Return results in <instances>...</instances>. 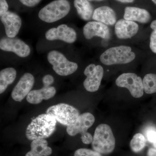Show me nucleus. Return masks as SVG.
Here are the masks:
<instances>
[{
    "label": "nucleus",
    "instance_id": "1",
    "mask_svg": "<svg viewBox=\"0 0 156 156\" xmlns=\"http://www.w3.org/2000/svg\"><path fill=\"white\" fill-rule=\"evenodd\" d=\"M56 122L55 118L48 114L39 115L27 126L26 131L27 138L33 140L50 137L56 130Z\"/></svg>",
    "mask_w": 156,
    "mask_h": 156
},
{
    "label": "nucleus",
    "instance_id": "2",
    "mask_svg": "<svg viewBox=\"0 0 156 156\" xmlns=\"http://www.w3.org/2000/svg\"><path fill=\"white\" fill-rule=\"evenodd\" d=\"M93 150L102 154L112 153L115 147V139L111 127L106 124L98 125L92 143Z\"/></svg>",
    "mask_w": 156,
    "mask_h": 156
},
{
    "label": "nucleus",
    "instance_id": "3",
    "mask_svg": "<svg viewBox=\"0 0 156 156\" xmlns=\"http://www.w3.org/2000/svg\"><path fill=\"white\" fill-rule=\"evenodd\" d=\"M135 57L136 55L131 47L122 45L105 50L101 55L100 60L103 64L111 66L130 63Z\"/></svg>",
    "mask_w": 156,
    "mask_h": 156
},
{
    "label": "nucleus",
    "instance_id": "4",
    "mask_svg": "<svg viewBox=\"0 0 156 156\" xmlns=\"http://www.w3.org/2000/svg\"><path fill=\"white\" fill-rule=\"evenodd\" d=\"M70 10V5L67 0H55L41 9L38 16L42 21L52 23L64 18Z\"/></svg>",
    "mask_w": 156,
    "mask_h": 156
},
{
    "label": "nucleus",
    "instance_id": "5",
    "mask_svg": "<svg viewBox=\"0 0 156 156\" xmlns=\"http://www.w3.org/2000/svg\"><path fill=\"white\" fill-rule=\"evenodd\" d=\"M47 114L52 116L58 122L65 126L74 124L80 115V112L74 107L65 103H60L50 107Z\"/></svg>",
    "mask_w": 156,
    "mask_h": 156
},
{
    "label": "nucleus",
    "instance_id": "6",
    "mask_svg": "<svg viewBox=\"0 0 156 156\" xmlns=\"http://www.w3.org/2000/svg\"><path fill=\"white\" fill-rule=\"evenodd\" d=\"M48 61L53 66V70L61 76L72 74L78 69V66L76 62L70 61L62 53L56 50H52L48 53Z\"/></svg>",
    "mask_w": 156,
    "mask_h": 156
},
{
    "label": "nucleus",
    "instance_id": "7",
    "mask_svg": "<svg viewBox=\"0 0 156 156\" xmlns=\"http://www.w3.org/2000/svg\"><path fill=\"white\" fill-rule=\"evenodd\" d=\"M117 86L128 89L133 97H142L144 92L143 81L134 73H124L119 76L115 81Z\"/></svg>",
    "mask_w": 156,
    "mask_h": 156
},
{
    "label": "nucleus",
    "instance_id": "8",
    "mask_svg": "<svg viewBox=\"0 0 156 156\" xmlns=\"http://www.w3.org/2000/svg\"><path fill=\"white\" fill-rule=\"evenodd\" d=\"M84 74L87 77L84 81V88L89 92H95L99 89L103 78L104 69L100 65H89L85 69Z\"/></svg>",
    "mask_w": 156,
    "mask_h": 156
},
{
    "label": "nucleus",
    "instance_id": "9",
    "mask_svg": "<svg viewBox=\"0 0 156 156\" xmlns=\"http://www.w3.org/2000/svg\"><path fill=\"white\" fill-rule=\"evenodd\" d=\"M0 49L6 52H13L21 58L27 57L30 53L29 46L22 40L15 37H6L1 39Z\"/></svg>",
    "mask_w": 156,
    "mask_h": 156
},
{
    "label": "nucleus",
    "instance_id": "10",
    "mask_svg": "<svg viewBox=\"0 0 156 156\" xmlns=\"http://www.w3.org/2000/svg\"><path fill=\"white\" fill-rule=\"evenodd\" d=\"M45 37L48 41L60 40L66 43L72 44L76 40L77 34L73 29L66 24H62L47 31Z\"/></svg>",
    "mask_w": 156,
    "mask_h": 156
},
{
    "label": "nucleus",
    "instance_id": "11",
    "mask_svg": "<svg viewBox=\"0 0 156 156\" xmlns=\"http://www.w3.org/2000/svg\"><path fill=\"white\" fill-rule=\"evenodd\" d=\"M34 77L30 73H27L20 79L11 92V97L15 101H22L27 96L34 84Z\"/></svg>",
    "mask_w": 156,
    "mask_h": 156
},
{
    "label": "nucleus",
    "instance_id": "12",
    "mask_svg": "<svg viewBox=\"0 0 156 156\" xmlns=\"http://www.w3.org/2000/svg\"><path fill=\"white\" fill-rule=\"evenodd\" d=\"M95 118L93 115L89 112L80 115L75 122L67 126L66 131L70 136H74L78 134L86 133L87 130L95 122Z\"/></svg>",
    "mask_w": 156,
    "mask_h": 156
},
{
    "label": "nucleus",
    "instance_id": "13",
    "mask_svg": "<svg viewBox=\"0 0 156 156\" xmlns=\"http://www.w3.org/2000/svg\"><path fill=\"white\" fill-rule=\"evenodd\" d=\"M83 33L85 37L90 40L98 37L105 40L111 37L110 30L107 25L96 21H89L84 26Z\"/></svg>",
    "mask_w": 156,
    "mask_h": 156
},
{
    "label": "nucleus",
    "instance_id": "14",
    "mask_svg": "<svg viewBox=\"0 0 156 156\" xmlns=\"http://www.w3.org/2000/svg\"><path fill=\"white\" fill-rule=\"evenodd\" d=\"M1 20L5 27L7 37H15L22 25V20L20 16L14 12L8 11L1 16Z\"/></svg>",
    "mask_w": 156,
    "mask_h": 156
},
{
    "label": "nucleus",
    "instance_id": "15",
    "mask_svg": "<svg viewBox=\"0 0 156 156\" xmlns=\"http://www.w3.org/2000/svg\"><path fill=\"white\" fill-rule=\"evenodd\" d=\"M139 30L138 24L131 20L121 19L116 23L115 32L116 36L120 39L131 38Z\"/></svg>",
    "mask_w": 156,
    "mask_h": 156
},
{
    "label": "nucleus",
    "instance_id": "16",
    "mask_svg": "<svg viewBox=\"0 0 156 156\" xmlns=\"http://www.w3.org/2000/svg\"><path fill=\"white\" fill-rule=\"evenodd\" d=\"M92 19L106 25H113L117 22L116 14L110 7L101 6L94 10Z\"/></svg>",
    "mask_w": 156,
    "mask_h": 156
},
{
    "label": "nucleus",
    "instance_id": "17",
    "mask_svg": "<svg viewBox=\"0 0 156 156\" xmlns=\"http://www.w3.org/2000/svg\"><path fill=\"white\" fill-rule=\"evenodd\" d=\"M56 93V89L53 87H45L38 90L31 91L27 96L29 103L32 104H38L43 100H48L53 98Z\"/></svg>",
    "mask_w": 156,
    "mask_h": 156
},
{
    "label": "nucleus",
    "instance_id": "18",
    "mask_svg": "<svg viewBox=\"0 0 156 156\" xmlns=\"http://www.w3.org/2000/svg\"><path fill=\"white\" fill-rule=\"evenodd\" d=\"M149 12L144 9L135 7H127L125 9L124 19L146 23L151 19Z\"/></svg>",
    "mask_w": 156,
    "mask_h": 156
},
{
    "label": "nucleus",
    "instance_id": "19",
    "mask_svg": "<svg viewBox=\"0 0 156 156\" xmlns=\"http://www.w3.org/2000/svg\"><path fill=\"white\" fill-rule=\"evenodd\" d=\"M31 150L25 156H49L52 153L51 147L45 139L34 140L30 144Z\"/></svg>",
    "mask_w": 156,
    "mask_h": 156
},
{
    "label": "nucleus",
    "instance_id": "20",
    "mask_svg": "<svg viewBox=\"0 0 156 156\" xmlns=\"http://www.w3.org/2000/svg\"><path fill=\"white\" fill-rule=\"evenodd\" d=\"M74 5L78 15L86 21L92 18L94 10L91 3L88 0H74Z\"/></svg>",
    "mask_w": 156,
    "mask_h": 156
},
{
    "label": "nucleus",
    "instance_id": "21",
    "mask_svg": "<svg viewBox=\"0 0 156 156\" xmlns=\"http://www.w3.org/2000/svg\"><path fill=\"white\" fill-rule=\"evenodd\" d=\"M17 72L12 67L7 68L0 72V94L5 91L9 85L12 84L16 79Z\"/></svg>",
    "mask_w": 156,
    "mask_h": 156
},
{
    "label": "nucleus",
    "instance_id": "22",
    "mask_svg": "<svg viewBox=\"0 0 156 156\" xmlns=\"http://www.w3.org/2000/svg\"><path fill=\"white\" fill-rule=\"evenodd\" d=\"M146 140L145 137L140 133H137L133 136L130 142V147L134 153H139L145 147Z\"/></svg>",
    "mask_w": 156,
    "mask_h": 156
},
{
    "label": "nucleus",
    "instance_id": "23",
    "mask_svg": "<svg viewBox=\"0 0 156 156\" xmlns=\"http://www.w3.org/2000/svg\"><path fill=\"white\" fill-rule=\"evenodd\" d=\"M143 81L145 93L151 94L156 92V74H148L144 76Z\"/></svg>",
    "mask_w": 156,
    "mask_h": 156
},
{
    "label": "nucleus",
    "instance_id": "24",
    "mask_svg": "<svg viewBox=\"0 0 156 156\" xmlns=\"http://www.w3.org/2000/svg\"><path fill=\"white\" fill-rule=\"evenodd\" d=\"M74 156H102L101 154L94 150L87 148H80L77 150Z\"/></svg>",
    "mask_w": 156,
    "mask_h": 156
},
{
    "label": "nucleus",
    "instance_id": "25",
    "mask_svg": "<svg viewBox=\"0 0 156 156\" xmlns=\"http://www.w3.org/2000/svg\"><path fill=\"white\" fill-rule=\"evenodd\" d=\"M146 137L147 140L150 142L154 143L156 142V131L154 128H149L146 133Z\"/></svg>",
    "mask_w": 156,
    "mask_h": 156
},
{
    "label": "nucleus",
    "instance_id": "26",
    "mask_svg": "<svg viewBox=\"0 0 156 156\" xmlns=\"http://www.w3.org/2000/svg\"><path fill=\"white\" fill-rule=\"evenodd\" d=\"M150 47L152 52L156 53V31H153L151 34Z\"/></svg>",
    "mask_w": 156,
    "mask_h": 156
},
{
    "label": "nucleus",
    "instance_id": "27",
    "mask_svg": "<svg viewBox=\"0 0 156 156\" xmlns=\"http://www.w3.org/2000/svg\"><path fill=\"white\" fill-rule=\"evenodd\" d=\"M43 85L45 87H50L54 82V79L52 75H47L44 76L42 80Z\"/></svg>",
    "mask_w": 156,
    "mask_h": 156
},
{
    "label": "nucleus",
    "instance_id": "28",
    "mask_svg": "<svg viewBox=\"0 0 156 156\" xmlns=\"http://www.w3.org/2000/svg\"><path fill=\"white\" fill-rule=\"evenodd\" d=\"M81 140L83 143L89 144L92 143L93 140V137L91 134L87 132L81 135Z\"/></svg>",
    "mask_w": 156,
    "mask_h": 156
},
{
    "label": "nucleus",
    "instance_id": "29",
    "mask_svg": "<svg viewBox=\"0 0 156 156\" xmlns=\"http://www.w3.org/2000/svg\"><path fill=\"white\" fill-rule=\"evenodd\" d=\"M9 10V5L6 0H0V17L2 16Z\"/></svg>",
    "mask_w": 156,
    "mask_h": 156
},
{
    "label": "nucleus",
    "instance_id": "30",
    "mask_svg": "<svg viewBox=\"0 0 156 156\" xmlns=\"http://www.w3.org/2000/svg\"><path fill=\"white\" fill-rule=\"evenodd\" d=\"M23 5L28 7H34L36 6L41 0H19Z\"/></svg>",
    "mask_w": 156,
    "mask_h": 156
},
{
    "label": "nucleus",
    "instance_id": "31",
    "mask_svg": "<svg viewBox=\"0 0 156 156\" xmlns=\"http://www.w3.org/2000/svg\"><path fill=\"white\" fill-rule=\"evenodd\" d=\"M147 156H156V149L151 148L148 150L147 153Z\"/></svg>",
    "mask_w": 156,
    "mask_h": 156
},
{
    "label": "nucleus",
    "instance_id": "32",
    "mask_svg": "<svg viewBox=\"0 0 156 156\" xmlns=\"http://www.w3.org/2000/svg\"><path fill=\"white\" fill-rule=\"evenodd\" d=\"M151 27L154 30L156 31V20H154L151 24Z\"/></svg>",
    "mask_w": 156,
    "mask_h": 156
},
{
    "label": "nucleus",
    "instance_id": "33",
    "mask_svg": "<svg viewBox=\"0 0 156 156\" xmlns=\"http://www.w3.org/2000/svg\"><path fill=\"white\" fill-rule=\"evenodd\" d=\"M116 1L123 3H131L134 2L135 0H116Z\"/></svg>",
    "mask_w": 156,
    "mask_h": 156
},
{
    "label": "nucleus",
    "instance_id": "34",
    "mask_svg": "<svg viewBox=\"0 0 156 156\" xmlns=\"http://www.w3.org/2000/svg\"><path fill=\"white\" fill-rule=\"evenodd\" d=\"M153 144V145L154 147L156 149V142L154 143Z\"/></svg>",
    "mask_w": 156,
    "mask_h": 156
},
{
    "label": "nucleus",
    "instance_id": "35",
    "mask_svg": "<svg viewBox=\"0 0 156 156\" xmlns=\"http://www.w3.org/2000/svg\"><path fill=\"white\" fill-rule=\"evenodd\" d=\"M88 1H103V0H88Z\"/></svg>",
    "mask_w": 156,
    "mask_h": 156
},
{
    "label": "nucleus",
    "instance_id": "36",
    "mask_svg": "<svg viewBox=\"0 0 156 156\" xmlns=\"http://www.w3.org/2000/svg\"><path fill=\"white\" fill-rule=\"evenodd\" d=\"M152 1L156 5V0H152Z\"/></svg>",
    "mask_w": 156,
    "mask_h": 156
}]
</instances>
